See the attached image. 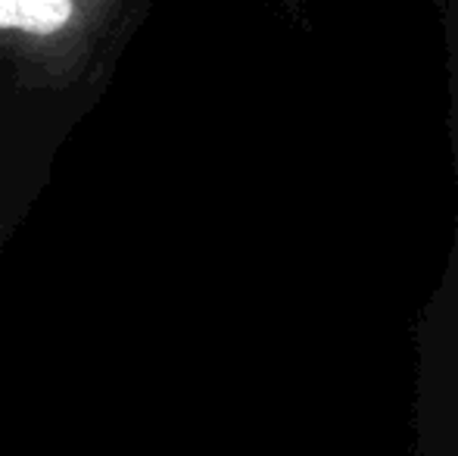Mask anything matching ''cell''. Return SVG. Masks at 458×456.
Masks as SVG:
<instances>
[{
  "instance_id": "6da1fadb",
  "label": "cell",
  "mask_w": 458,
  "mask_h": 456,
  "mask_svg": "<svg viewBox=\"0 0 458 456\" xmlns=\"http://www.w3.org/2000/svg\"><path fill=\"white\" fill-rule=\"evenodd\" d=\"M100 0H0V31L54 38L94 13Z\"/></svg>"
}]
</instances>
